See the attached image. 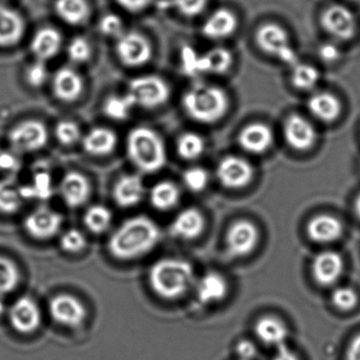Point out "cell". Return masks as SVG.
<instances>
[{
    "instance_id": "8",
    "label": "cell",
    "mask_w": 360,
    "mask_h": 360,
    "mask_svg": "<svg viewBox=\"0 0 360 360\" xmlns=\"http://www.w3.org/2000/svg\"><path fill=\"white\" fill-rule=\"evenodd\" d=\"M115 52L122 64L131 68L144 66L153 56L150 41L141 33L123 32L117 39Z\"/></svg>"
},
{
    "instance_id": "32",
    "label": "cell",
    "mask_w": 360,
    "mask_h": 360,
    "mask_svg": "<svg viewBox=\"0 0 360 360\" xmlns=\"http://www.w3.org/2000/svg\"><path fill=\"white\" fill-rule=\"evenodd\" d=\"M233 54L225 48H214L200 56V73L223 75L233 66Z\"/></svg>"
},
{
    "instance_id": "29",
    "label": "cell",
    "mask_w": 360,
    "mask_h": 360,
    "mask_svg": "<svg viewBox=\"0 0 360 360\" xmlns=\"http://www.w3.org/2000/svg\"><path fill=\"white\" fill-rule=\"evenodd\" d=\"M257 337L265 345L281 347L285 345L288 336V328L281 320L275 317L261 318L255 326Z\"/></svg>"
},
{
    "instance_id": "56",
    "label": "cell",
    "mask_w": 360,
    "mask_h": 360,
    "mask_svg": "<svg viewBox=\"0 0 360 360\" xmlns=\"http://www.w3.org/2000/svg\"><path fill=\"white\" fill-rule=\"evenodd\" d=\"M4 311H5V304L0 301V315L4 313Z\"/></svg>"
},
{
    "instance_id": "48",
    "label": "cell",
    "mask_w": 360,
    "mask_h": 360,
    "mask_svg": "<svg viewBox=\"0 0 360 360\" xmlns=\"http://www.w3.org/2000/svg\"><path fill=\"white\" fill-rule=\"evenodd\" d=\"M208 0H172L176 9L186 18L199 15L205 10Z\"/></svg>"
},
{
    "instance_id": "24",
    "label": "cell",
    "mask_w": 360,
    "mask_h": 360,
    "mask_svg": "<svg viewBox=\"0 0 360 360\" xmlns=\"http://www.w3.org/2000/svg\"><path fill=\"white\" fill-rule=\"evenodd\" d=\"M62 46V34L56 29L46 27L33 35L30 49L37 60L48 62L60 53Z\"/></svg>"
},
{
    "instance_id": "15",
    "label": "cell",
    "mask_w": 360,
    "mask_h": 360,
    "mask_svg": "<svg viewBox=\"0 0 360 360\" xmlns=\"http://www.w3.org/2000/svg\"><path fill=\"white\" fill-rule=\"evenodd\" d=\"M206 226L205 217L195 207L181 210L170 225V233L176 239L191 241L203 233Z\"/></svg>"
},
{
    "instance_id": "54",
    "label": "cell",
    "mask_w": 360,
    "mask_h": 360,
    "mask_svg": "<svg viewBox=\"0 0 360 360\" xmlns=\"http://www.w3.org/2000/svg\"><path fill=\"white\" fill-rule=\"evenodd\" d=\"M277 353H276V355L274 356L271 360H300V358L294 352L290 351L285 345H281V347H277Z\"/></svg>"
},
{
    "instance_id": "13",
    "label": "cell",
    "mask_w": 360,
    "mask_h": 360,
    "mask_svg": "<svg viewBox=\"0 0 360 360\" xmlns=\"http://www.w3.org/2000/svg\"><path fill=\"white\" fill-rule=\"evenodd\" d=\"M259 238L260 233L254 223L248 220L237 221L227 231V252L235 258L248 256L258 245Z\"/></svg>"
},
{
    "instance_id": "3",
    "label": "cell",
    "mask_w": 360,
    "mask_h": 360,
    "mask_svg": "<svg viewBox=\"0 0 360 360\" xmlns=\"http://www.w3.org/2000/svg\"><path fill=\"white\" fill-rule=\"evenodd\" d=\"M126 150L132 164L145 174L159 172L167 160L163 139L145 126L130 130L126 139Z\"/></svg>"
},
{
    "instance_id": "4",
    "label": "cell",
    "mask_w": 360,
    "mask_h": 360,
    "mask_svg": "<svg viewBox=\"0 0 360 360\" xmlns=\"http://www.w3.org/2000/svg\"><path fill=\"white\" fill-rule=\"evenodd\" d=\"M182 106L189 117L201 124L220 121L229 108L224 90L216 86L197 84L189 88L182 98Z\"/></svg>"
},
{
    "instance_id": "17",
    "label": "cell",
    "mask_w": 360,
    "mask_h": 360,
    "mask_svg": "<svg viewBox=\"0 0 360 360\" xmlns=\"http://www.w3.org/2000/svg\"><path fill=\"white\" fill-rule=\"evenodd\" d=\"M286 142L292 148L299 151L309 150L317 140L314 126L300 115H290L284 125Z\"/></svg>"
},
{
    "instance_id": "49",
    "label": "cell",
    "mask_w": 360,
    "mask_h": 360,
    "mask_svg": "<svg viewBox=\"0 0 360 360\" xmlns=\"http://www.w3.org/2000/svg\"><path fill=\"white\" fill-rule=\"evenodd\" d=\"M20 160L10 151L0 150V170L13 172L20 168Z\"/></svg>"
},
{
    "instance_id": "47",
    "label": "cell",
    "mask_w": 360,
    "mask_h": 360,
    "mask_svg": "<svg viewBox=\"0 0 360 360\" xmlns=\"http://www.w3.org/2000/svg\"><path fill=\"white\" fill-rule=\"evenodd\" d=\"M98 29L105 37L117 39L120 35L123 34V22L115 14H107V15L103 16L102 20H100Z\"/></svg>"
},
{
    "instance_id": "19",
    "label": "cell",
    "mask_w": 360,
    "mask_h": 360,
    "mask_svg": "<svg viewBox=\"0 0 360 360\" xmlns=\"http://www.w3.org/2000/svg\"><path fill=\"white\" fill-rule=\"evenodd\" d=\"M91 193L89 180L85 174L70 172L60 181V193L63 201L70 208L83 206L88 201Z\"/></svg>"
},
{
    "instance_id": "11",
    "label": "cell",
    "mask_w": 360,
    "mask_h": 360,
    "mask_svg": "<svg viewBox=\"0 0 360 360\" xmlns=\"http://www.w3.org/2000/svg\"><path fill=\"white\" fill-rule=\"evenodd\" d=\"M9 320L16 332L30 335L39 330L43 321V315L34 298L22 296L16 299L10 307Z\"/></svg>"
},
{
    "instance_id": "26",
    "label": "cell",
    "mask_w": 360,
    "mask_h": 360,
    "mask_svg": "<svg viewBox=\"0 0 360 360\" xmlns=\"http://www.w3.org/2000/svg\"><path fill=\"white\" fill-rule=\"evenodd\" d=\"M307 235L316 243H332L342 236L340 221L330 214L314 217L307 224Z\"/></svg>"
},
{
    "instance_id": "53",
    "label": "cell",
    "mask_w": 360,
    "mask_h": 360,
    "mask_svg": "<svg viewBox=\"0 0 360 360\" xmlns=\"http://www.w3.org/2000/svg\"><path fill=\"white\" fill-rule=\"evenodd\" d=\"M347 360H360V334L349 343L347 347Z\"/></svg>"
},
{
    "instance_id": "22",
    "label": "cell",
    "mask_w": 360,
    "mask_h": 360,
    "mask_svg": "<svg viewBox=\"0 0 360 360\" xmlns=\"http://www.w3.org/2000/svg\"><path fill=\"white\" fill-rule=\"evenodd\" d=\"M26 30L24 18L16 10L0 4V47L20 43Z\"/></svg>"
},
{
    "instance_id": "7",
    "label": "cell",
    "mask_w": 360,
    "mask_h": 360,
    "mask_svg": "<svg viewBox=\"0 0 360 360\" xmlns=\"http://www.w3.org/2000/svg\"><path fill=\"white\" fill-rule=\"evenodd\" d=\"M258 47L269 56L279 58L286 64L296 65L297 56L290 47V37L282 27L265 24L256 33Z\"/></svg>"
},
{
    "instance_id": "35",
    "label": "cell",
    "mask_w": 360,
    "mask_h": 360,
    "mask_svg": "<svg viewBox=\"0 0 360 360\" xmlns=\"http://www.w3.org/2000/svg\"><path fill=\"white\" fill-rule=\"evenodd\" d=\"M205 142L200 134L195 132H185L176 141V151L183 160L193 161L203 155Z\"/></svg>"
},
{
    "instance_id": "6",
    "label": "cell",
    "mask_w": 360,
    "mask_h": 360,
    "mask_svg": "<svg viewBox=\"0 0 360 360\" xmlns=\"http://www.w3.org/2000/svg\"><path fill=\"white\" fill-rule=\"evenodd\" d=\"M48 309L52 320L65 328H79L87 319V307L83 301L69 292L54 295Z\"/></svg>"
},
{
    "instance_id": "27",
    "label": "cell",
    "mask_w": 360,
    "mask_h": 360,
    "mask_svg": "<svg viewBox=\"0 0 360 360\" xmlns=\"http://www.w3.org/2000/svg\"><path fill=\"white\" fill-rule=\"evenodd\" d=\"M83 148L88 155L105 157L110 155L117 144V136L113 130L106 127H96L90 130L83 140Z\"/></svg>"
},
{
    "instance_id": "52",
    "label": "cell",
    "mask_w": 360,
    "mask_h": 360,
    "mask_svg": "<svg viewBox=\"0 0 360 360\" xmlns=\"http://www.w3.org/2000/svg\"><path fill=\"white\" fill-rule=\"evenodd\" d=\"M319 56L326 63H335L340 58V50L333 44H324L320 47Z\"/></svg>"
},
{
    "instance_id": "41",
    "label": "cell",
    "mask_w": 360,
    "mask_h": 360,
    "mask_svg": "<svg viewBox=\"0 0 360 360\" xmlns=\"http://www.w3.org/2000/svg\"><path fill=\"white\" fill-rule=\"evenodd\" d=\"M56 136L60 144L70 146L81 140V128L75 122L64 120L56 125Z\"/></svg>"
},
{
    "instance_id": "39",
    "label": "cell",
    "mask_w": 360,
    "mask_h": 360,
    "mask_svg": "<svg viewBox=\"0 0 360 360\" xmlns=\"http://www.w3.org/2000/svg\"><path fill=\"white\" fill-rule=\"evenodd\" d=\"M320 73L309 64H296L292 73V84L298 90H311L319 83Z\"/></svg>"
},
{
    "instance_id": "51",
    "label": "cell",
    "mask_w": 360,
    "mask_h": 360,
    "mask_svg": "<svg viewBox=\"0 0 360 360\" xmlns=\"http://www.w3.org/2000/svg\"><path fill=\"white\" fill-rule=\"evenodd\" d=\"M239 360H252L257 355L256 345L250 340H242L236 347Z\"/></svg>"
},
{
    "instance_id": "33",
    "label": "cell",
    "mask_w": 360,
    "mask_h": 360,
    "mask_svg": "<svg viewBox=\"0 0 360 360\" xmlns=\"http://www.w3.org/2000/svg\"><path fill=\"white\" fill-rule=\"evenodd\" d=\"M53 193V181L47 172H37L33 176L32 184L20 187L24 200H49Z\"/></svg>"
},
{
    "instance_id": "9",
    "label": "cell",
    "mask_w": 360,
    "mask_h": 360,
    "mask_svg": "<svg viewBox=\"0 0 360 360\" xmlns=\"http://www.w3.org/2000/svg\"><path fill=\"white\" fill-rule=\"evenodd\" d=\"M9 142L16 153H34L43 148L48 142V129L43 122L28 120L12 128Z\"/></svg>"
},
{
    "instance_id": "44",
    "label": "cell",
    "mask_w": 360,
    "mask_h": 360,
    "mask_svg": "<svg viewBox=\"0 0 360 360\" xmlns=\"http://www.w3.org/2000/svg\"><path fill=\"white\" fill-rule=\"evenodd\" d=\"M332 302L340 311H351L357 305V292L353 288L341 286L333 292Z\"/></svg>"
},
{
    "instance_id": "20",
    "label": "cell",
    "mask_w": 360,
    "mask_h": 360,
    "mask_svg": "<svg viewBox=\"0 0 360 360\" xmlns=\"http://www.w3.org/2000/svg\"><path fill=\"white\" fill-rule=\"evenodd\" d=\"M229 292V283L218 271L204 274L195 283V296L201 304L210 305L221 302Z\"/></svg>"
},
{
    "instance_id": "46",
    "label": "cell",
    "mask_w": 360,
    "mask_h": 360,
    "mask_svg": "<svg viewBox=\"0 0 360 360\" xmlns=\"http://www.w3.org/2000/svg\"><path fill=\"white\" fill-rule=\"evenodd\" d=\"M181 69L188 77L201 75L200 73V54H198L191 46H186L181 51Z\"/></svg>"
},
{
    "instance_id": "42",
    "label": "cell",
    "mask_w": 360,
    "mask_h": 360,
    "mask_svg": "<svg viewBox=\"0 0 360 360\" xmlns=\"http://www.w3.org/2000/svg\"><path fill=\"white\" fill-rule=\"evenodd\" d=\"M67 53L71 62L75 64H83L91 56V46L85 37H77L69 44Z\"/></svg>"
},
{
    "instance_id": "14",
    "label": "cell",
    "mask_w": 360,
    "mask_h": 360,
    "mask_svg": "<svg viewBox=\"0 0 360 360\" xmlns=\"http://www.w3.org/2000/svg\"><path fill=\"white\" fill-rule=\"evenodd\" d=\"M321 25L330 37L340 41H349L355 34V16L345 6L333 5L328 7L322 14Z\"/></svg>"
},
{
    "instance_id": "37",
    "label": "cell",
    "mask_w": 360,
    "mask_h": 360,
    "mask_svg": "<svg viewBox=\"0 0 360 360\" xmlns=\"http://www.w3.org/2000/svg\"><path fill=\"white\" fill-rule=\"evenodd\" d=\"M22 201L20 187L14 181H0V212L14 214L20 210Z\"/></svg>"
},
{
    "instance_id": "34",
    "label": "cell",
    "mask_w": 360,
    "mask_h": 360,
    "mask_svg": "<svg viewBox=\"0 0 360 360\" xmlns=\"http://www.w3.org/2000/svg\"><path fill=\"white\" fill-rule=\"evenodd\" d=\"M112 212L107 206L96 204L90 206L84 214V224L88 231L101 235L110 229L112 224Z\"/></svg>"
},
{
    "instance_id": "2",
    "label": "cell",
    "mask_w": 360,
    "mask_h": 360,
    "mask_svg": "<svg viewBox=\"0 0 360 360\" xmlns=\"http://www.w3.org/2000/svg\"><path fill=\"white\" fill-rule=\"evenodd\" d=\"M148 282L151 290L159 298L178 300L195 283V269L185 259L161 258L149 269Z\"/></svg>"
},
{
    "instance_id": "36",
    "label": "cell",
    "mask_w": 360,
    "mask_h": 360,
    "mask_svg": "<svg viewBox=\"0 0 360 360\" xmlns=\"http://www.w3.org/2000/svg\"><path fill=\"white\" fill-rule=\"evenodd\" d=\"M136 107L131 96L126 92L124 96H111L105 101L103 110L105 115L115 121H125Z\"/></svg>"
},
{
    "instance_id": "5",
    "label": "cell",
    "mask_w": 360,
    "mask_h": 360,
    "mask_svg": "<svg viewBox=\"0 0 360 360\" xmlns=\"http://www.w3.org/2000/svg\"><path fill=\"white\" fill-rule=\"evenodd\" d=\"M127 94L131 96L136 106L155 109L169 100L170 88L162 77L142 75L130 81Z\"/></svg>"
},
{
    "instance_id": "55",
    "label": "cell",
    "mask_w": 360,
    "mask_h": 360,
    "mask_svg": "<svg viewBox=\"0 0 360 360\" xmlns=\"http://www.w3.org/2000/svg\"><path fill=\"white\" fill-rule=\"evenodd\" d=\"M355 210L357 212L358 217L360 218V195L359 197L357 198L355 202Z\"/></svg>"
},
{
    "instance_id": "43",
    "label": "cell",
    "mask_w": 360,
    "mask_h": 360,
    "mask_svg": "<svg viewBox=\"0 0 360 360\" xmlns=\"http://www.w3.org/2000/svg\"><path fill=\"white\" fill-rule=\"evenodd\" d=\"M183 182L189 191L200 193L207 186V172L202 167L188 168L183 174Z\"/></svg>"
},
{
    "instance_id": "16",
    "label": "cell",
    "mask_w": 360,
    "mask_h": 360,
    "mask_svg": "<svg viewBox=\"0 0 360 360\" xmlns=\"http://www.w3.org/2000/svg\"><path fill=\"white\" fill-rule=\"evenodd\" d=\"M345 271L342 257L332 250L320 252L314 258L311 271L316 282L328 286L336 283Z\"/></svg>"
},
{
    "instance_id": "1",
    "label": "cell",
    "mask_w": 360,
    "mask_h": 360,
    "mask_svg": "<svg viewBox=\"0 0 360 360\" xmlns=\"http://www.w3.org/2000/svg\"><path fill=\"white\" fill-rule=\"evenodd\" d=\"M159 225L147 216L127 219L111 233L109 254L119 261H134L149 254L161 240Z\"/></svg>"
},
{
    "instance_id": "25",
    "label": "cell",
    "mask_w": 360,
    "mask_h": 360,
    "mask_svg": "<svg viewBox=\"0 0 360 360\" xmlns=\"http://www.w3.org/2000/svg\"><path fill=\"white\" fill-rule=\"evenodd\" d=\"M238 20L235 14L227 9L214 11L202 26V34L208 39L219 41L231 37L237 30Z\"/></svg>"
},
{
    "instance_id": "10",
    "label": "cell",
    "mask_w": 360,
    "mask_h": 360,
    "mask_svg": "<svg viewBox=\"0 0 360 360\" xmlns=\"http://www.w3.org/2000/svg\"><path fill=\"white\" fill-rule=\"evenodd\" d=\"M63 223L64 218L62 214L48 206H41L26 217L24 227L33 239L46 241L58 235Z\"/></svg>"
},
{
    "instance_id": "23",
    "label": "cell",
    "mask_w": 360,
    "mask_h": 360,
    "mask_svg": "<svg viewBox=\"0 0 360 360\" xmlns=\"http://www.w3.org/2000/svg\"><path fill=\"white\" fill-rule=\"evenodd\" d=\"M239 144L244 150L254 155L266 153L274 143V134L269 126L262 123L250 124L241 130Z\"/></svg>"
},
{
    "instance_id": "30",
    "label": "cell",
    "mask_w": 360,
    "mask_h": 360,
    "mask_svg": "<svg viewBox=\"0 0 360 360\" xmlns=\"http://www.w3.org/2000/svg\"><path fill=\"white\" fill-rule=\"evenodd\" d=\"M54 7L58 18L71 26H82L90 18L87 0H56Z\"/></svg>"
},
{
    "instance_id": "28",
    "label": "cell",
    "mask_w": 360,
    "mask_h": 360,
    "mask_svg": "<svg viewBox=\"0 0 360 360\" xmlns=\"http://www.w3.org/2000/svg\"><path fill=\"white\" fill-rule=\"evenodd\" d=\"M307 108L316 119L324 123L336 121L342 110L340 101L328 92H319L311 96Z\"/></svg>"
},
{
    "instance_id": "38",
    "label": "cell",
    "mask_w": 360,
    "mask_h": 360,
    "mask_svg": "<svg viewBox=\"0 0 360 360\" xmlns=\"http://www.w3.org/2000/svg\"><path fill=\"white\" fill-rule=\"evenodd\" d=\"M20 269L16 263L7 257L0 256V295L9 294L20 285Z\"/></svg>"
},
{
    "instance_id": "18",
    "label": "cell",
    "mask_w": 360,
    "mask_h": 360,
    "mask_svg": "<svg viewBox=\"0 0 360 360\" xmlns=\"http://www.w3.org/2000/svg\"><path fill=\"white\" fill-rule=\"evenodd\" d=\"M84 81L79 72L70 67H63L54 73L52 91L58 100L72 103L83 94Z\"/></svg>"
},
{
    "instance_id": "31",
    "label": "cell",
    "mask_w": 360,
    "mask_h": 360,
    "mask_svg": "<svg viewBox=\"0 0 360 360\" xmlns=\"http://www.w3.org/2000/svg\"><path fill=\"white\" fill-rule=\"evenodd\" d=\"M181 193L172 181H161L151 187L149 199L155 210L167 212L178 205Z\"/></svg>"
},
{
    "instance_id": "21",
    "label": "cell",
    "mask_w": 360,
    "mask_h": 360,
    "mask_svg": "<svg viewBox=\"0 0 360 360\" xmlns=\"http://www.w3.org/2000/svg\"><path fill=\"white\" fill-rule=\"evenodd\" d=\"M145 191L144 182L140 176L125 174L117 181L113 187V200L120 207H134L142 201Z\"/></svg>"
},
{
    "instance_id": "50",
    "label": "cell",
    "mask_w": 360,
    "mask_h": 360,
    "mask_svg": "<svg viewBox=\"0 0 360 360\" xmlns=\"http://www.w3.org/2000/svg\"><path fill=\"white\" fill-rule=\"evenodd\" d=\"M120 7L130 13H140L153 3V0H117Z\"/></svg>"
},
{
    "instance_id": "40",
    "label": "cell",
    "mask_w": 360,
    "mask_h": 360,
    "mask_svg": "<svg viewBox=\"0 0 360 360\" xmlns=\"http://www.w3.org/2000/svg\"><path fill=\"white\" fill-rule=\"evenodd\" d=\"M60 246L67 254H79L87 248V238L77 229H70L60 236Z\"/></svg>"
},
{
    "instance_id": "45",
    "label": "cell",
    "mask_w": 360,
    "mask_h": 360,
    "mask_svg": "<svg viewBox=\"0 0 360 360\" xmlns=\"http://www.w3.org/2000/svg\"><path fill=\"white\" fill-rule=\"evenodd\" d=\"M47 64L41 60H35L26 71L27 83L33 88H39L47 82L49 77Z\"/></svg>"
},
{
    "instance_id": "12",
    "label": "cell",
    "mask_w": 360,
    "mask_h": 360,
    "mask_svg": "<svg viewBox=\"0 0 360 360\" xmlns=\"http://www.w3.org/2000/svg\"><path fill=\"white\" fill-rule=\"evenodd\" d=\"M216 174L223 186L240 189L250 184L254 176V168L246 160L237 155H229L221 160Z\"/></svg>"
}]
</instances>
